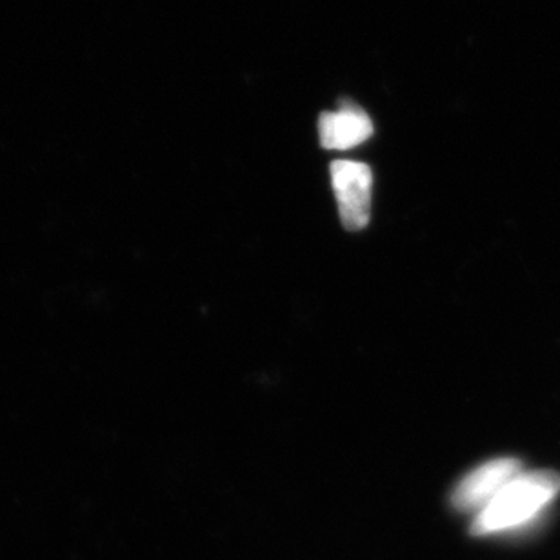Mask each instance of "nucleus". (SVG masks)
Segmentation results:
<instances>
[{"instance_id":"nucleus-1","label":"nucleus","mask_w":560,"mask_h":560,"mask_svg":"<svg viewBox=\"0 0 560 560\" xmlns=\"http://www.w3.org/2000/svg\"><path fill=\"white\" fill-rule=\"evenodd\" d=\"M560 493V475L551 469L523 471L510 480L488 504H486L474 524L471 534L477 537L502 534L510 529L532 523L545 512Z\"/></svg>"},{"instance_id":"nucleus-2","label":"nucleus","mask_w":560,"mask_h":560,"mask_svg":"<svg viewBox=\"0 0 560 560\" xmlns=\"http://www.w3.org/2000/svg\"><path fill=\"white\" fill-rule=\"evenodd\" d=\"M331 184L339 202L340 221L346 230L359 232L370 222L372 210V170L355 161H335Z\"/></svg>"},{"instance_id":"nucleus-3","label":"nucleus","mask_w":560,"mask_h":560,"mask_svg":"<svg viewBox=\"0 0 560 560\" xmlns=\"http://www.w3.org/2000/svg\"><path fill=\"white\" fill-rule=\"evenodd\" d=\"M518 458H495L469 471L453 491L452 504L458 512L479 513L510 480L523 474Z\"/></svg>"},{"instance_id":"nucleus-4","label":"nucleus","mask_w":560,"mask_h":560,"mask_svg":"<svg viewBox=\"0 0 560 560\" xmlns=\"http://www.w3.org/2000/svg\"><path fill=\"white\" fill-rule=\"evenodd\" d=\"M372 133V120L355 106H345L334 114H323L318 120V137L326 150H351L366 142Z\"/></svg>"}]
</instances>
